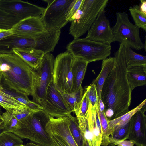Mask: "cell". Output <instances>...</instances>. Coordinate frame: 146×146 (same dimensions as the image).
<instances>
[{
  "label": "cell",
  "mask_w": 146,
  "mask_h": 146,
  "mask_svg": "<svg viewBox=\"0 0 146 146\" xmlns=\"http://www.w3.org/2000/svg\"><path fill=\"white\" fill-rule=\"evenodd\" d=\"M68 116L50 118L45 129L48 134L58 135L63 138L70 146H78L70 131Z\"/></svg>",
  "instance_id": "obj_15"
},
{
  "label": "cell",
  "mask_w": 146,
  "mask_h": 146,
  "mask_svg": "<svg viewBox=\"0 0 146 146\" xmlns=\"http://www.w3.org/2000/svg\"><path fill=\"white\" fill-rule=\"evenodd\" d=\"M75 57L82 58L88 63L107 58L111 53V44L84 38H74L66 47Z\"/></svg>",
  "instance_id": "obj_5"
},
{
  "label": "cell",
  "mask_w": 146,
  "mask_h": 146,
  "mask_svg": "<svg viewBox=\"0 0 146 146\" xmlns=\"http://www.w3.org/2000/svg\"><path fill=\"white\" fill-rule=\"evenodd\" d=\"M129 11L135 25L139 28L146 31V16L140 11L138 5H134L129 8Z\"/></svg>",
  "instance_id": "obj_27"
},
{
  "label": "cell",
  "mask_w": 146,
  "mask_h": 146,
  "mask_svg": "<svg viewBox=\"0 0 146 146\" xmlns=\"http://www.w3.org/2000/svg\"><path fill=\"white\" fill-rule=\"evenodd\" d=\"M23 143L21 138L12 132H6L0 136V146H17Z\"/></svg>",
  "instance_id": "obj_28"
},
{
  "label": "cell",
  "mask_w": 146,
  "mask_h": 146,
  "mask_svg": "<svg viewBox=\"0 0 146 146\" xmlns=\"http://www.w3.org/2000/svg\"></svg>",
  "instance_id": "obj_53"
},
{
  "label": "cell",
  "mask_w": 146,
  "mask_h": 146,
  "mask_svg": "<svg viewBox=\"0 0 146 146\" xmlns=\"http://www.w3.org/2000/svg\"><path fill=\"white\" fill-rule=\"evenodd\" d=\"M12 35L13 32L12 28L8 29H0V40Z\"/></svg>",
  "instance_id": "obj_40"
},
{
  "label": "cell",
  "mask_w": 146,
  "mask_h": 146,
  "mask_svg": "<svg viewBox=\"0 0 146 146\" xmlns=\"http://www.w3.org/2000/svg\"><path fill=\"white\" fill-rule=\"evenodd\" d=\"M30 48V41L29 38L12 35L0 40V54L13 52V48Z\"/></svg>",
  "instance_id": "obj_17"
},
{
  "label": "cell",
  "mask_w": 146,
  "mask_h": 146,
  "mask_svg": "<svg viewBox=\"0 0 146 146\" xmlns=\"http://www.w3.org/2000/svg\"><path fill=\"white\" fill-rule=\"evenodd\" d=\"M116 16V22L111 28L114 41L124 43L137 50L143 49L144 45L140 37V28L130 21L126 12H117Z\"/></svg>",
  "instance_id": "obj_6"
},
{
  "label": "cell",
  "mask_w": 146,
  "mask_h": 146,
  "mask_svg": "<svg viewBox=\"0 0 146 146\" xmlns=\"http://www.w3.org/2000/svg\"><path fill=\"white\" fill-rule=\"evenodd\" d=\"M20 21L0 7V29H11Z\"/></svg>",
  "instance_id": "obj_30"
},
{
  "label": "cell",
  "mask_w": 146,
  "mask_h": 146,
  "mask_svg": "<svg viewBox=\"0 0 146 146\" xmlns=\"http://www.w3.org/2000/svg\"><path fill=\"white\" fill-rule=\"evenodd\" d=\"M3 124V121L2 117L0 118V125H1Z\"/></svg>",
  "instance_id": "obj_47"
},
{
  "label": "cell",
  "mask_w": 146,
  "mask_h": 146,
  "mask_svg": "<svg viewBox=\"0 0 146 146\" xmlns=\"http://www.w3.org/2000/svg\"><path fill=\"white\" fill-rule=\"evenodd\" d=\"M55 58L50 52L45 53L35 71L32 101L43 107L47 91L53 82Z\"/></svg>",
  "instance_id": "obj_7"
},
{
  "label": "cell",
  "mask_w": 146,
  "mask_h": 146,
  "mask_svg": "<svg viewBox=\"0 0 146 146\" xmlns=\"http://www.w3.org/2000/svg\"><path fill=\"white\" fill-rule=\"evenodd\" d=\"M114 57H110L102 61L101 70L97 78L93 81L97 92L98 101L101 99V94L104 83L109 74L111 71L114 65Z\"/></svg>",
  "instance_id": "obj_21"
},
{
  "label": "cell",
  "mask_w": 146,
  "mask_h": 146,
  "mask_svg": "<svg viewBox=\"0 0 146 146\" xmlns=\"http://www.w3.org/2000/svg\"><path fill=\"white\" fill-rule=\"evenodd\" d=\"M1 107L0 106V117L1 116Z\"/></svg>",
  "instance_id": "obj_49"
},
{
  "label": "cell",
  "mask_w": 146,
  "mask_h": 146,
  "mask_svg": "<svg viewBox=\"0 0 146 146\" xmlns=\"http://www.w3.org/2000/svg\"><path fill=\"white\" fill-rule=\"evenodd\" d=\"M99 109V105L92 106L89 103L88 109L85 115L76 117L83 139L86 141L89 146L101 145L102 130Z\"/></svg>",
  "instance_id": "obj_8"
},
{
  "label": "cell",
  "mask_w": 146,
  "mask_h": 146,
  "mask_svg": "<svg viewBox=\"0 0 146 146\" xmlns=\"http://www.w3.org/2000/svg\"><path fill=\"white\" fill-rule=\"evenodd\" d=\"M73 58L66 50L58 55L54 60L53 83L56 88L66 93L74 92L72 70Z\"/></svg>",
  "instance_id": "obj_9"
},
{
  "label": "cell",
  "mask_w": 146,
  "mask_h": 146,
  "mask_svg": "<svg viewBox=\"0 0 146 146\" xmlns=\"http://www.w3.org/2000/svg\"><path fill=\"white\" fill-rule=\"evenodd\" d=\"M127 78L131 90L146 84V66H137L127 68Z\"/></svg>",
  "instance_id": "obj_19"
},
{
  "label": "cell",
  "mask_w": 146,
  "mask_h": 146,
  "mask_svg": "<svg viewBox=\"0 0 146 146\" xmlns=\"http://www.w3.org/2000/svg\"><path fill=\"white\" fill-rule=\"evenodd\" d=\"M47 6L41 16L47 30H60L68 22L66 18L69 7L73 0H44Z\"/></svg>",
  "instance_id": "obj_10"
},
{
  "label": "cell",
  "mask_w": 146,
  "mask_h": 146,
  "mask_svg": "<svg viewBox=\"0 0 146 146\" xmlns=\"http://www.w3.org/2000/svg\"><path fill=\"white\" fill-rule=\"evenodd\" d=\"M88 31L86 39L110 44L114 42L111 27L104 10L99 13Z\"/></svg>",
  "instance_id": "obj_13"
},
{
  "label": "cell",
  "mask_w": 146,
  "mask_h": 146,
  "mask_svg": "<svg viewBox=\"0 0 146 146\" xmlns=\"http://www.w3.org/2000/svg\"><path fill=\"white\" fill-rule=\"evenodd\" d=\"M125 44L120 43L115 53L113 68L103 84L101 99L104 106L105 115L112 119L129 111L132 91L127 78L125 57Z\"/></svg>",
  "instance_id": "obj_1"
},
{
  "label": "cell",
  "mask_w": 146,
  "mask_h": 146,
  "mask_svg": "<svg viewBox=\"0 0 146 146\" xmlns=\"http://www.w3.org/2000/svg\"><path fill=\"white\" fill-rule=\"evenodd\" d=\"M144 50L145 51H146V38H145V42L144 43Z\"/></svg>",
  "instance_id": "obj_48"
},
{
  "label": "cell",
  "mask_w": 146,
  "mask_h": 146,
  "mask_svg": "<svg viewBox=\"0 0 146 146\" xmlns=\"http://www.w3.org/2000/svg\"><path fill=\"white\" fill-rule=\"evenodd\" d=\"M89 103L87 93L85 90L79 104L78 114L76 116L79 115L82 116L85 115L88 109Z\"/></svg>",
  "instance_id": "obj_35"
},
{
  "label": "cell",
  "mask_w": 146,
  "mask_h": 146,
  "mask_svg": "<svg viewBox=\"0 0 146 146\" xmlns=\"http://www.w3.org/2000/svg\"><path fill=\"white\" fill-rule=\"evenodd\" d=\"M12 50L35 70L40 64L45 54L42 51L32 48H15Z\"/></svg>",
  "instance_id": "obj_16"
},
{
  "label": "cell",
  "mask_w": 146,
  "mask_h": 146,
  "mask_svg": "<svg viewBox=\"0 0 146 146\" xmlns=\"http://www.w3.org/2000/svg\"><path fill=\"white\" fill-rule=\"evenodd\" d=\"M0 7L20 21L30 17L41 16L45 8L20 0H0Z\"/></svg>",
  "instance_id": "obj_12"
},
{
  "label": "cell",
  "mask_w": 146,
  "mask_h": 146,
  "mask_svg": "<svg viewBox=\"0 0 146 146\" xmlns=\"http://www.w3.org/2000/svg\"><path fill=\"white\" fill-rule=\"evenodd\" d=\"M81 146H89L88 142L84 140H83V142Z\"/></svg>",
  "instance_id": "obj_45"
},
{
  "label": "cell",
  "mask_w": 146,
  "mask_h": 146,
  "mask_svg": "<svg viewBox=\"0 0 146 146\" xmlns=\"http://www.w3.org/2000/svg\"><path fill=\"white\" fill-rule=\"evenodd\" d=\"M27 106L28 109L33 113L38 112L42 110L43 107L40 105L31 101Z\"/></svg>",
  "instance_id": "obj_39"
},
{
  "label": "cell",
  "mask_w": 146,
  "mask_h": 146,
  "mask_svg": "<svg viewBox=\"0 0 146 146\" xmlns=\"http://www.w3.org/2000/svg\"><path fill=\"white\" fill-rule=\"evenodd\" d=\"M146 116L144 112L141 110L136 112L132 116L129 123L133 127L135 135L140 138L143 137L144 134L141 131L142 124L145 123Z\"/></svg>",
  "instance_id": "obj_25"
},
{
  "label": "cell",
  "mask_w": 146,
  "mask_h": 146,
  "mask_svg": "<svg viewBox=\"0 0 146 146\" xmlns=\"http://www.w3.org/2000/svg\"><path fill=\"white\" fill-rule=\"evenodd\" d=\"M83 0H73L70 5L67 13L66 19L71 22L80 7Z\"/></svg>",
  "instance_id": "obj_34"
},
{
  "label": "cell",
  "mask_w": 146,
  "mask_h": 146,
  "mask_svg": "<svg viewBox=\"0 0 146 146\" xmlns=\"http://www.w3.org/2000/svg\"><path fill=\"white\" fill-rule=\"evenodd\" d=\"M12 29L13 35L23 37H28L46 30L41 16L30 17L21 20Z\"/></svg>",
  "instance_id": "obj_14"
},
{
  "label": "cell",
  "mask_w": 146,
  "mask_h": 146,
  "mask_svg": "<svg viewBox=\"0 0 146 146\" xmlns=\"http://www.w3.org/2000/svg\"><path fill=\"white\" fill-rule=\"evenodd\" d=\"M110 143L117 146H134L137 142L134 140H127L125 139H118L110 136L109 138Z\"/></svg>",
  "instance_id": "obj_36"
},
{
  "label": "cell",
  "mask_w": 146,
  "mask_h": 146,
  "mask_svg": "<svg viewBox=\"0 0 146 146\" xmlns=\"http://www.w3.org/2000/svg\"><path fill=\"white\" fill-rule=\"evenodd\" d=\"M17 146H27L24 145L23 144V145H18Z\"/></svg>",
  "instance_id": "obj_50"
},
{
  "label": "cell",
  "mask_w": 146,
  "mask_h": 146,
  "mask_svg": "<svg viewBox=\"0 0 146 146\" xmlns=\"http://www.w3.org/2000/svg\"><path fill=\"white\" fill-rule=\"evenodd\" d=\"M3 89L2 83V75L0 72V106L11 113L14 111H22L28 109L26 105L5 92Z\"/></svg>",
  "instance_id": "obj_20"
},
{
  "label": "cell",
  "mask_w": 146,
  "mask_h": 146,
  "mask_svg": "<svg viewBox=\"0 0 146 146\" xmlns=\"http://www.w3.org/2000/svg\"><path fill=\"white\" fill-rule=\"evenodd\" d=\"M0 72L5 88L17 94L31 96L35 71L20 56L12 52L0 54Z\"/></svg>",
  "instance_id": "obj_2"
},
{
  "label": "cell",
  "mask_w": 146,
  "mask_h": 146,
  "mask_svg": "<svg viewBox=\"0 0 146 146\" xmlns=\"http://www.w3.org/2000/svg\"><path fill=\"white\" fill-rule=\"evenodd\" d=\"M135 146H145L143 144H141L137 142L135 143Z\"/></svg>",
  "instance_id": "obj_46"
},
{
  "label": "cell",
  "mask_w": 146,
  "mask_h": 146,
  "mask_svg": "<svg viewBox=\"0 0 146 146\" xmlns=\"http://www.w3.org/2000/svg\"><path fill=\"white\" fill-rule=\"evenodd\" d=\"M33 113V112L28 109L24 110H17L13 111L11 113L19 121Z\"/></svg>",
  "instance_id": "obj_38"
},
{
  "label": "cell",
  "mask_w": 146,
  "mask_h": 146,
  "mask_svg": "<svg viewBox=\"0 0 146 146\" xmlns=\"http://www.w3.org/2000/svg\"><path fill=\"white\" fill-rule=\"evenodd\" d=\"M146 102L145 99L135 108L125 114L108 121V132L110 136L115 130L123 127L129 122L133 115L140 110Z\"/></svg>",
  "instance_id": "obj_22"
},
{
  "label": "cell",
  "mask_w": 146,
  "mask_h": 146,
  "mask_svg": "<svg viewBox=\"0 0 146 146\" xmlns=\"http://www.w3.org/2000/svg\"><path fill=\"white\" fill-rule=\"evenodd\" d=\"M3 125L9 132L13 133L18 127L19 121L11 113L6 111L2 114Z\"/></svg>",
  "instance_id": "obj_31"
},
{
  "label": "cell",
  "mask_w": 146,
  "mask_h": 146,
  "mask_svg": "<svg viewBox=\"0 0 146 146\" xmlns=\"http://www.w3.org/2000/svg\"><path fill=\"white\" fill-rule=\"evenodd\" d=\"M56 88L61 94L72 112H74L76 116L77 115L78 113L79 104L84 94L83 89L82 87L78 90L69 94L64 93L59 89Z\"/></svg>",
  "instance_id": "obj_23"
},
{
  "label": "cell",
  "mask_w": 146,
  "mask_h": 146,
  "mask_svg": "<svg viewBox=\"0 0 146 146\" xmlns=\"http://www.w3.org/2000/svg\"><path fill=\"white\" fill-rule=\"evenodd\" d=\"M141 3L139 8L141 11L145 16H146V1L141 0Z\"/></svg>",
  "instance_id": "obj_41"
},
{
  "label": "cell",
  "mask_w": 146,
  "mask_h": 146,
  "mask_svg": "<svg viewBox=\"0 0 146 146\" xmlns=\"http://www.w3.org/2000/svg\"><path fill=\"white\" fill-rule=\"evenodd\" d=\"M124 44L125 57L127 68L137 66H146V56L135 52L130 47Z\"/></svg>",
  "instance_id": "obj_24"
},
{
  "label": "cell",
  "mask_w": 146,
  "mask_h": 146,
  "mask_svg": "<svg viewBox=\"0 0 146 146\" xmlns=\"http://www.w3.org/2000/svg\"><path fill=\"white\" fill-rule=\"evenodd\" d=\"M108 0H83L71 21L69 33L79 38L90 28L98 16L104 10Z\"/></svg>",
  "instance_id": "obj_4"
},
{
  "label": "cell",
  "mask_w": 146,
  "mask_h": 146,
  "mask_svg": "<svg viewBox=\"0 0 146 146\" xmlns=\"http://www.w3.org/2000/svg\"><path fill=\"white\" fill-rule=\"evenodd\" d=\"M89 102L92 106L99 105L97 92L95 85L91 84L85 89Z\"/></svg>",
  "instance_id": "obj_33"
},
{
  "label": "cell",
  "mask_w": 146,
  "mask_h": 146,
  "mask_svg": "<svg viewBox=\"0 0 146 146\" xmlns=\"http://www.w3.org/2000/svg\"><path fill=\"white\" fill-rule=\"evenodd\" d=\"M98 113L102 130L101 145L107 146L110 143L109 139L110 135L108 132V121L109 120L105 115L104 110L101 111L99 109Z\"/></svg>",
  "instance_id": "obj_29"
},
{
  "label": "cell",
  "mask_w": 146,
  "mask_h": 146,
  "mask_svg": "<svg viewBox=\"0 0 146 146\" xmlns=\"http://www.w3.org/2000/svg\"><path fill=\"white\" fill-rule=\"evenodd\" d=\"M68 117L69 120V129L72 136L77 146H81L83 139L77 119L71 114Z\"/></svg>",
  "instance_id": "obj_26"
},
{
  "label": "cell",
  "mask_w": 146,
  "mask_h": 146,
  "mask_svg": "<svg viewBox=\"0 0 146 146\" xmlns=\"http://www.w3.org/2000/svg\"><path fill=\"white\" fill-rule=\"evenodd\" d=\"M50 118L43 110L31 113L19 121L18 127L13 133L21 138L29 139L42 146H53L45 127Z\"/></svg>",
  "instance_id": "obj_3"
},
{
  "label": "cell",
  "mask_w": 146,
  "mask_h": 146,
  "mask_svg": "<svg viewBox=\"0 0 146 146\" xmlns=\"http://www.w3.org/2000/svg\"><path fill=\"white\" fill-rule=\"evenodd\" d=\"M42 110L50 118L68 116L72 111L52 82L47 91Z\"/></svg>",
  "instance_id": "obj_11"
},
{
  "label": "cell",
  "mask_w": 146,
  "mask_h": 146,
  "mask_svg": "<svg viewBox=\"0 0 146 146\" xmlns=\"http://www.w3.org/2000/svg\"><path fill=\"white\" fill-rule=\"evenodd\" d=\"M1 72V70H0V72Z\"/></svg>",
  "instance_id": "obj_52"
},
{
  "label": "cell",
  "mask_w": 146,
  "mask_h": 146,
  "mask_svg": "<svg viewBox=\"0 0 146 146\" xmlns=\"http://www.w3.org/2000/svg\"><path fill=\"white\" fill-rule=\"evenodd\" d=\"M112 144V146H116V145H113V144Z\"/></svg>",
  "instance_id": "obj_51"
},
{
  "label": "cell",
  "mask_w": 146,
  "mask_h": 146,
  "mask_svg": "<svg viewBox=\"0 0 146 146\" xmlns=\"http://www.w3.org/2000/svg\"><path fill=\"white\" fill-rule=\"evenodd\" d=\"M88 63L83 59L73 56L72 70L74 92L78 90L82 87V82Z\"/></svg>",
  "instance_id": "obj_18"
},
{
  "label": "cell",
  "mask_w": 146,
  "mask_h": 146,
  "mask_svg": "<svg viewBox=\"0 0 146 146\" xmlns=\"http://www.w3.org/2000/svg\"><path fill=\"white\" fill-rule=\"evenodd\" d=\"M52 141L53 146H70L61 136L55 134H48Z\"/></svg>",
  "instance_id": "obj_37"
},
{
  "label": "cell",
  "mask_w": 146,
  "mask_h": 146,
  "mask_svg": "<svg viewBox=\"0 0 146 146\" xmlns=\"http://www.w3.org/2000/svg\"><path fill=\"white\" fill-rule=\"evenodd\" d=\"M27 146H42L33 142H29L26 145Z\"/></svg>",
  "instance_id": "obj_44"
},
{
  "label": "cell",
  "mask_w": 146,
  "mask_h": 146,
  "mask_svg": "<svg viewBox=\"0 0 146 146\" xmlns=\"http://www.w3.org/2000/svg\"><path fill=\"white\" fill-rule=\"evenodd\" d=\"M8 132L3 124L0 125V136L3 133Z\"/></svg>",
  "instance_id": "obj_43"
},
{
  "label": "cell",
  "mask_w": 146,
  "mask_h": 146,
  "mask_svg": "<svg viewBox=\"0 0 146 146\" xmlns=\"http://www.w3.org/2000/svg\"><path fill=\"white\" fill-rule=\"evenodd\" d=\"M99 110L102 111L104 110V104L100 99L99 101Z\"/></svg>",
  "instance_id": "obj_42"
},
{
  "label": "cell",
  "mask_w": 146,
  "mask_h": 146,
  "mask_svg": "<svg viewBox=\"0 0 146 146\" xmlns=\"http://www.w3.org/2000/svg\"><path fill=\"white\" fill-rule=\"evenodd\" d=\"M130 126L129 122L124 126L118 128L114 131L110 136L118 139H127L130 137Z\"/></svg>",
  "instance_id": "obj_32"
}]
</instances>
